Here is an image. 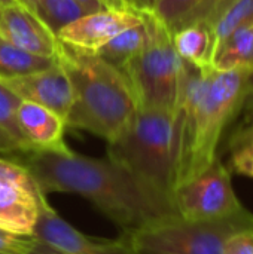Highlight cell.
Here are the masks:
<instances>
[{
	"label": "cell",
	"instance_id": "ffe728a7",
	"mask_svg": "<svg viewBox=\"0 0 253 254\" xmlns=\"http://www.w3.org/2000/svg\"><path fill=\"white\" fill-rule=\"evenodd\" d=\"M21 101L22 100L0 80V128L7 131L16 140V143L22 149V153H27V152H31V147L28 146L24 135L21 134L18 121H16V110Z\"/></svg>",
	"mask_w": 253,
	"mask_h": 254
},
{
	"label": "cell",
	"instance_id": "9a60e30c",
	"mask_svg": "<svg viewBox=\"0 0 253 254\" xmlns=\"http://www.w3.org/2000/svg\"><path fill=\"white\" fill-rule=\"evenodd\" d=\"M173 46L177 55L200 68L212 67V57L215 51V40L212 28L204 22H194L183 25L171 33Z\"/></svg>",
	"mask_w": 253,
	"mask_h": 254
},
{
	"label": "cell",
	"instance_id": "7c38bea8",
	"mask_svg": "<svg viewBox=\"0 0 253 254\" xmlns=\"http://www.w3.org/2000/svg\"><path fill=\"white\" fill-rule=\"evenodd\" d=\"M0 36L25 52L40 57L57 55V37L21 1L0 7Z\"/></svg>",
	"mask_w": 253,
	"mask_h": 254
},
{
	"label": "cell",
	"instance_id": "44dd1931",
	"mask_svg": "<svg viewBox=\"0 0 253 254\" xmlns=\"http://www.w3.org/2000/svg\"><path fill=\"white\" fill-rule=\"evenodd\" d=\"M200 3L201 0H157L154 13L173 33Z\"/></svg>",
	"mask_w": 253,
	"mask_h": 254
},
{
	"label": "cell",
	"instance_id": "8fae6325",
	"mask_svg": "<svg viewBox=\"0 0 253 254\" xmlns=\"http://www.w3.org/2000/svg\"><path fill=\"white\" fill-rule=\"evenodd\" d=\"M0 80L22 101L40 104L61 116L66 122L73 103V91L58 61L46 70Z\"/></svg>",
	"mask_w": 253,
	"mask_h": 254
},
{
	"label": "cell",
	"instance_id": "7a4b0ae2",
	"mask_svg": "<svg viewBox=\"0 0 253 254\" xmlns=\"http://www.w3.org/2000/svg\"><path fill=\"white\" fill-rule=\"evenodd\" d=\"M37 182L40 192L73 193L89 201L122 232H130L152 220L128 174L115 162L82 156L70 149L61 152L31 150L18 158Z\"/></svg>",
	"mask_w": 253,
	"mask_h": 254
},
{
	"label": "cell",
	"instance_id": "d4e9b609",
	"mask_svg": "<svg viewBox=\"0 0 253 254\" xmlns=\"http://www.w3.org/2000/svg\"><path fill=\"white\" fill-rule=\"evenodd\" d=\"M34 237H21L0 229V253L28 254Z\"/></svg>",
	"mask_w": 253,
	"mask_h": 254
},
{
	"label": "cell",
	"instance_id": "4fadbf2b",
	"mask_svg": "<svg viewBox=\"0 0 253 254\" xmlns=\"http://www.w3.org/2000/svg\"><path fill=\"white\" fill-rule=\"evenodd\" d=\"M16 121L31 150L61 152L69 149L64 143L66 122L52 110L31 101H21Z\"/></svg>",
	"mask_w": 253,
	"mask_h": 254
},
{
	"label": "cell",
	"instance_id": "d590c367",
	"mask_svg": "<svg viewBox=\"0 0 253 254\" xmlns=\"http://www.w3.org/2000/svg\"><path fill=\"white\" fill-rule=\"evenodd\" d=\"M0 254H4V253H0Z\"/></svg>",
	"mask_w": 253,
	"mask_h": 254
},
{
	"label": "cell",
	"instance_id": "f546056e",
	"mask_svg": "<svg viewBox=\"0 0 253 254\" xmlns=\"http://www.w3.org/2000/svg\"><path fill=\"white\" fill-rule=\"evenodd\" d=\"M245 98L253 101V68L245 73Z\"/></svg>",
	"mask_w": 253,
	"mask_h": 254
},
{
	"label": "cell",
	"instance_id": "d6986e66",
	"mask_svg": "<svg viewBox=\"0 0 253 254\" xmlns=\"http://www.w3.org/2000/svg\"><path fill=\"white\" fill-rule=\"evenodd\" d=\"M253 25V0H237L212 25L215 46L234 31Z\"/></svg>",
	"mask_w": 253,
	"mask_h": 254
},
{
	"label": "cell",
	"instance_id": "3957f363",
	"mask_svg": "<svg viewBox=\"0 0 253 254\" xmlns=\"http://www.w3.org/2000/svg\"><path fill=\"white\" fill-rule=\"evenodd\" d=\"M107 158L133 180L152 220L177 216L174 208V110L139 109L125 129L107 143Z\"/></svg>",
	"mask_w": 253,
	"mask_h": 254
},
{
	"label": "cell",
	"instance_id": "e575fe53",
	"mask_svg": "<svg viewBox=\"0 0 253 254\" xmlns=\"http://www.w3.org/2000/svg\"><path fill=\"white\" fill-rule=\"evenodd\" d=\"M15 1H19V0H15Z\"/></svg>",
	"mask_w": 253,
	"mask_h": 254
},
{
	"label": "cell",
	"instance_id": "277c9868",
	"mask_svg": "<svg viewBox=\"0 0 253 254\" xmlns=\"http://www.w3.org/2000/svg\"><path fill=\"white\" fill-rule=\"evenodd\" d=\"M55 58L73 91L66 127L113 141L139 110L127 77L95 52L60 42Z\"/></svg>",
	"mask_w": 253,
	"mask_h": 254
},
{
	"label": "cell",
	"instance_id": "ac0fdd59",
	"mask_svg": "<svg viewBox=\"0 0 253 254\" xmlns=\"http://www.w3.org/2000/svg\"><path fill=\"white\" fill-rule=\"evenodd\" d=\"M146 39V25L142 19L140 24L127 28L125 31L115 36L104 46H101L95 54L101 57L106 63L118 68L119 71L143 46Z\"/></svg>",
	"mask_w": 253,
	"mask_h": 254
},
{
	"label": "cell",
	"instance_id": "f1b7e54d",
	"mask_svg": "<svg viewBox=\"0 0 253 254\" xmlns=\"http://www.w3.org/2000/svg\"><path fill=\"white\" fill-rule=\"evenodd\" d=\"M128 3L136 12H154L157 0H128Z\"/></svg>",
	"mask_w": 253,
	"mask_h": 254
},
{
	"label": "cell",
	"instance_id": "ba28073f",
	"mask_svg": "<svg viewBox=\"0 0 253 254\" xmlns=\"http://www.w3.org/2000/svg\"><path fill=\"white\" fill-rule=\"evenodd\" d=\"M45 198L33 174L21 161L0 156V229L21 237H34Z\"/></svg>",
	"mask_w": 253,
	"mask_h": 254
},
{
	"label": "cell",
	"instance_id": "4dcf8cb0",
	"mask_svg": "<svg viewBox=\"0 0 253 254\" xmlns=\"http://www.w3.org/2000/svg\"><path fill=\"white\" fill-rule=\"evenodd\" d=\"M107 9H131L124 0H100Z\"/></svg>",
	"mask_w": 253,
	"mask_h": 254
},
{
	"label": "cell",
	"instance_id": "d6a6232c",
	"mask_svg": "<svg viewBox=\"0 0 253 254\" xmlns=\"http://www.w3.org/2000/svg\"><path fill=\"white\" fill-rule=\"evenodd\" d=\"M249 107H251V109H252V110H253V101H251V104H249Z\"/></svg>",
	"mask_w": 253,
	"mask_h": 254
},
{
	"label": "cell",
	"instance_id": "4316f807",
	"mask_svg": "<svg viewBox=\"0 0 253 254\" xmlns=\"http://www.w3.org/2000/svg\"><path fill=\"white\" fill-rule=\"evenodd\" d=\"M231 168L242 176H248L253 179V158L249 159H234L231 161Z\"/></svg>",
	"mask_w": 253,
	"mask_h": 254
},
{
	"label": "cell",
	"instance_id": "2e32d148",
	"mask_svg": "<svg viewBox=\"0 0 253 254\" xmlns=\"http://www.w3.org/2000/svg\"><path fill=\"white\" fill-rule=\"evenodd\" d=\"M57 37L67 24L86 15L76 0H19Z\"/></svg>",
	"mask_w": 253,
	"mask_h": 254
},
{
	"label": "cell",
	"instance_id": "7402d4cb",
	"mask_svg": "<svg viewBox=\"0 0 253 254\" xmlns=\"http://www.w3.org/2000/svg\"><path fill=\"white\" fill-rule=\"evenodd\" d=\"M236 1L237 0H201V3L183 19V22L177 28L194 22H204L212 28V25L218 21V18Z\"/></svg>",
	"mask_w": 253,
	"mask_h": 254
},
{
	"label": "cell",
	"instance_id": "5bb4252c",
	"mask_svg": "<svg viewBox=\"0 0 253 254\" xmlns=\"http://www.w3.org/2000/svg\"><path fill=\"white\" fill-rule=\"evenodd\" d=\"M212 68L248 73L253 68V25L234 31L215 46Z\"/></svg>",
	"mask_w": 253,
	"mask_h": 254
},
{
	"label": "cell",
	"instance_id": "e0dca14e",
	"mask_svg": "<svg viewBox=\"0 0 253 254\" xmlns=\"http://www.w3.org/2000/svg\"><path fill=\"white\" fill-rule=\"evenodd\" d=\"M55 63V57H40L25 52L0 36V79L42 71Z\"/></svg>",
	"mask_w": 253,
	"mask_h": 254
},
{
	"label": "cell",
	"instance_id": "1f68e13d",
	"mask_svg": "<svg viewBox=\"0 0 253 254\" xmlns=\"http://www.w3.org/2000/svg\"><path fill=\"white\" fill-rule=\"evenodd\" d=\"M12 1H15V0H0V7H3L6 4H10Z\"/></svg>",
	"mask_w": 253,
	"mask_h": 254
},
{
	"label": "cell",
	"instance_id": "8992f818",
	"mask_svg": "<svg viewBox=\"0 0 253 254\" xmlns=\"http://www.w3.org/2000/svg\"><path fill=\"white\" fill-rule=\"evenodd\" d=\"M245 228H253L252 213L221 222H191L169 216L122 235L137 254H222L225 240Z\"/></svg>",
	"mask_w": 253,
	"mask_h": 254
},
{
	"label": "cell",
	"instance_id": "603a6c76",
	"mask_svg": "<svg viewBox=\"0 0 253 254\" xmlns=\"http://www.w3.org/2000/svg\"><path fill=\"white\" fill-rule=\"evenodd\" d=\"M230 150L231 161L253 158V110L248 121H245L233 134L230 140Z\"/></svg>",
	"mask_w": 253,
	"mask_h": 254
},
{
	"label": "cell",
	"instance_id": "836d02e7",
	"mask_svg": "<svg viewBox=\"0 0 253 254\" xmlns=\"http://www.w3.org/2000/svg\"><path fill=\"white\" fill-rule=\"evenodd\" d=\"M124 1H125V3H127V4L130 6V3H128V0H124ZM130 7H131V6H130Z\"/></svg>",
	"mask_w": 253,
	"mask_h": 254
},
{
	"label": "cell",
	"instance_id": "83f0119b",
	"mask_svg": "<svg viewBox=\"0 0 253 254\" xmlns=\"http://www.w3.org/2000/svg\"><path fill=\"white\" fill-rule=\"evenodd\" d=\"M28 254H66V253H63V252L57 250L55 247H52V246H49V244H46V243H43V241L37 240V238H34V241H33V244H31V247H30V252H28Z\"/></svg>",
	"mask_w": 253,
	"mask_h": 254
},
{
	"label": "cell",
	"instance_id": "cb8c5ba5",
	"mask_svg": "<svg viewBox=\"0 0 253 254\" xmlns=\"http://www.w3.org/2000/svg\"><path fill=\"white\" fill-rule=\"evenodd\" d=\"M222 254H253V228L233 232L224 243Z\"/></svg>",
	"mask_w": 253,
	"mask_h": 254
},
{
	"label": "cell",
	"instance_id": "52a82bcc",
	"mask_svg": "<svg viewBox=\"0 0 253 254\" xmlns=\"http://www.w3.org/2000/svg\"><path fill=\"white\" fill-rule=\"evenodd\" d=\"M174 208L177 216L191 222H221L249 214L219 158L203 174L174 190Z\"/></svg>",
	"mask_w": 253,
	"mask_h": 254
},
{
	"label": "cell",
	"instance_id": "9c48e42d",
	"mask_svg": "<svg viewBox=\"0 0 253 254\" xmlns=\"http://www.w3.org/2000/svg\"><path fill=\"white\" fill-rule=\"evenodd\" d=\"M34 238L66 254H137L124 235L107 240L82 234L60 217L46 198L42 202Z\"/></svg>",
	"mask_w": 253,
	"mask_h": 254
},
{
	"label": "cell",
	"instance_id": "5b68a950",
	"mask_svg": "<svg viewBox=\"0 0 253 254\" xmlns=\"http://www.w3.org/2000/svg\"><path fill=\"white\" fill-rule=\"evenodd\" d=\"M146 25L142 49L121 73L127 77L139 109L174 110L182 58L173 46L171 31L154 12H139Z\"/></svg>",
	"mask_w": 253,
	"mask_h": 254
},
{
	"label": "cell",
	"instance_id": "6da1fadb",
	"mask_svg": "<svg viewBox=\"0 0 253 254\" xmlns=\"http://www.w3.org/2000/svg\"><path fill=\"white\" fill-rule=\"evenodd\" d=\"M245 101V73L200 68L182 60L174 109V190L216 159L222 134Z\"/></svg>",
	"mask_w": 253,
	"mask_h": 254
},
{
	"label": "cell",
	"instance_id": "484cf974",
	"mask_svg": "<svg viewBox=\"0 0 253 254\" xmlns=\"http://www.w3.org/2000/svg\"><path fill=\"white\" fill-rule=\"evenodd\" d=\"M0 152L1 153H7V155H13V153H22L21 146L16 143V140L3 128H0Z\"/></svg>",
	"mask_w": 253,
	"mask_h": 254
},
{
	"label": "cell",
	"instance_id": "30bf717a",
	"mask_svg": "<svg viewBox=\"0 0 253 254\" xmlns=\"http://www.w3.org/2000/svg\"><path fill=\"white\" fill-rule=\"evenodd\" d=\"M140 22L142 16L134 9H107L67 24L57 34V40L75 49L97 52L115 36Z\"/></svg>",
	"mask_w": 253,
	"mask_h": 254
}]
</instances>
